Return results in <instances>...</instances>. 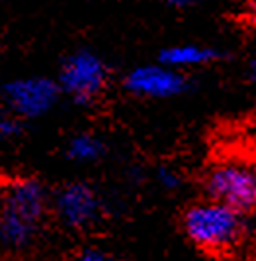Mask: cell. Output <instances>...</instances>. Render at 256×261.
Instances as JSON below:
<instances>
[{"label":"cell","instance_id":"10","mask_svg":"<svg viewBox=\"0 0 256 261\" xmlns=\"http://www.w3.org/2000/svg\"><path fill=\"white\" fill-rule=\"evenodd\" d=\"M22 132V122L16 114L0 116V140H14Z\"/></svg>","mask_w":256,"mask_h":261},{"label":"cell","instance_id":"8","mask_svg":"<svg viewBox=\"0 0 256 261\" xmlns=\"http://www.w3.org/2000/svg\"><path fill=\"white\" fill-rule=\"evenodd\" d=\"M219 53L205 45H196V43H182V45H172L161 53V63L172 69H190V67H202L211 61H215Z\"/></svg>","mask_w":256,"mask_h":261},{"label":"cell","instance_id":"5","mask_svg":"<svg viewBox=\"0 0 256 261\" xmlns=\"http://www.w3.org/2000/svg\"><path fill=\"white\" fill-rule=\"evenodd\" d=\"M61 87L47 77L14 79L4 87V102L18 118L45 116L57 105Z\"/></svg>","mask_w":256,"mask_h":261},{"label":"cell","instance_id":"11","mask_svg":"<svg viewBox=\"0 0 256 261\" xmlns=\"http://www.w3.org/2000/svg\"><path fill=\"white\" fill-rule=\"evenodd\" d=\"M156 181L167 191H176L182 185V177H180L178 171L172 169V167H161L156 171Z\"/></svg>","mask_w":256,"mask_h":261},{"label":"cell","instance_id":"6","mask_svg":"<svg viewBox=\"0 0 256 261\" xmlns=\"http://www.w3.org/2000/svg\"><path fill=\"white\" fill-rule=\"evenodd\" d=\"M57 218L71 230H86L98 222L102 204L96 191L86 183H71L59 189L53 198Z\"/></svg>","mask_w":256,"mask_h":261},{"label":"cell","instance_id":"7","mask_svg":"<svg viewBox=\"0 0 256 261\" xmlns=\"http://www.w3.org/2000/svg\"><path fill=\"white\" fill-rule=\"evenodd\" d=\"M188 81L182 71L168 65H143L129 71L125 89L143 98H170L186 91Z\"/></svg>","mask_w":256,"mask_h":261},{"label":"cell","instance_id":"4","mask_svg":"<svg viewBox=\"0 0 256 261\" xmlns=\"http://www.w3.org/2000/svg\"><path fill=\"white\" fill-rule=\"evenodd\" d=\"M108 85V67L92 51H77L65 59L59 73L61 91L77 105H92Z\"/></svg>","mask_w":256,"mask_h":261},{"label":"cell","instance_id":"13","mask_svg":"<svg viewBox=\"0 0 256 261\" xmlns=\"http://www.w3.org/2000/svg\"><path fill=\"white\" fill-rule=\"evenodd\" d=\"M170 6H176V8H186V6H190L194 0H167Z\"/></svg>","mask_w":256,"mask_h":261},{"label":"cell","instance_id":"15","mask_svg":"<svg viewBox=\"0 0 256 261\" xmlns=\"http://www.w3.org/2000/svg\"><path fill=\"white\" fill-rule=\"evenodd\" d=\"M250 77H252V81L256 83V59L252 61V67H250Z\"/></svg>","mask_w":256,"mask_h":261},{"label":"cell","instance_id":"14","mask_svg":"<svg viewBox=\"0 0 256 261\" xmlns=\"http://www.w3.org/2000/svg\"><path fill=\"white\" fill-rule=\"evenodd\" d=\"M248 18L256 22V0H252V2L248 4Z\"/></svg>","mask_w":256,"mask_h":261},{"label":"cell","instance_id":"2","mask_svg":"<svg viewBox=\"0 0 256 261\" xmlns=\"http://www.w3.org/2000/svg\"><path fill=\"white\" fill-rule=\"evenodd\" d=\"M182 228L196 248L209 253H229L243 242L241 212L219 200L196 202L184 212Z\"/></svg>","mask_w":256,"mask_h":261},{"label":"cell","instance_id":"9","mask_svg":"<svg viewBox=\"0 0 256 261\" xmlns=\"http://www.w3.org/2000/svg\"><path fill=\"white\" fill-rule=\"evenodd\" d=\"M67 155L77 163H92L104 155L102 140L88 132L77 134L71 138V142L67 145Z\"/></svg>","mask_w":256,"mask_h":261},{"label":"cell","instance_id":"3","mask_svg":"<svg viewBox=\"0 0 256 261\" xmlns=\"http://www.w3.org/2000/svg\"><path fill=\"white\" fill-rule=\"evenodd\" d=\"M205 193L231 208L246 212L256 206V163L248 159H225L205 175Z\"/></svg>","mask_w":256,"mask_h":261},{"label":"cell","instance_id":"16","mask_svg":"<svg viewBox=\"0 0 256 261\" xmlns=\"http://www.w3.org/2000/svg\"><path fill=\"white\" fill-rule=\"evenodd\" d=\"M0 206H2V191H0Z\"/></svg>","mask_w":256,"mask_h":261},{"label":"cell","instance_id":"1","mask_svg":"<svg viewBox=\"0 0 256 261\" xmlns=\"http://www.w3.org/2000/svg\"><path fill=\"white\" fill-rule=\"evenodd\" d=\"M49 198L38 179H16L2 191L0 206V244L22 249L38 236Z\"/></svg>","mask_w":256,"mask_h":261},{"label":"cell","instance_id":"12","mask_svg":"<svg viewBox=\"0 0 256 261\" xmlns=\"http://www.w3.org/2000/svg\"><path fill=\"white\" fill-rule=\"evenodd\" d=\"M75 261H119V259H115L114 255H110L108 251H104L100 248H86L78 253Z\"/></svg>","mask_w":256,"mask_h":261}]
</instances>
